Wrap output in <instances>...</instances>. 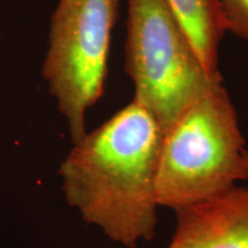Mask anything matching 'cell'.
Returning a JSON list of instances; mask_svg holds the SVG:
<instances>
[{
  "instance_id": "1",
  "label": "cell",
  "mask_w": 248,
  "mask_h": 248,
  "mask_svg": "<svg viewBox=\"0 0 248 248\" xmlns=\"http://www.w3.org/2000/svg\"><path fill=\"white\" fill-rule=\"evenodd\" d=\"M162 137L153 116L132 100L73 144L58 169L68 206L125 248L155 237Z\"/></svg>"
},
{
  "instance_id": "2",
  "label": "cell",
  "mask_w": 248,
  "mask_h": 248,
  "mask_svg": "<svg viewBox=\"0 0 248 248\" xmlns=\"http://www.w3.org/2000/svg\"><path fill=\"white\" fill-rule=\"evenodd\" d=\"M246 142L222 84L195 101L163 133L155 195L173 212L248 179Z\"/></svg>"
},
{
  "instance_id": "3",
  "label": "cell",
  "mask_w": 248,
  "mask_h": 248,
  "mask_svg": "<svg viewBox=\"0 0 248 248\" xmlns=\"http://www.w3.org/2000/svg\"><path fill=\"white\" fill-rule=\"evenodd\" d=\"M125 69L133 100L163 133L188 107L222 84L207 69L169 0H128Z\"/></svg>"
},
{
  "instance_id": "4",
  "label": "cell",
  "mask_w": 248,
  "mask_h": 248,
  "mask_svg": "<svg viewBox=\"0 0 248 248\" xmlns=\"http://www.w3.org/2000/svg\"><path fill=\"white\" fill-rule=\"evenodd\" d=\"M120 0H59L51 17L42 76L73 144L88 132L86 114L105 91Z\"/></svg>"
},
{
  "instance_id": "5",
  "label": "cell",
  "mask_w": 248,
  "mask_h": 248,
  "mask_svg": "<svg viewBox=\"0 0 248 248\" xmlns=\"http://www.w3.org/2000/svg\"><path fill=\"white\" fill-rule=\"evenodd\" d=\"M175 215L167 248H248V186L235 185Z\"/></svg>"
},
{
  "instance_id": "6",
  "label": "cell",
  "mask_w": 248,
  "mask_h": 248,
  "mask_svg": "<svg viewBox=\"0 0 248 248\" xmlns=\"http://www.w3.org/2000/svg\"><path fill=\"white\" fill-rule=\"evenodd\" d=\"M207 69L218 70V47L224 36L215 0H169Z\"/></svg>"
},
{
  "instance_id": "7",
  "label": "cell",
  "mask_w": 248,
  "mask_h": 248,
  "mask_svg": "<svg viewBox=\"0 0 248 248\" xmlns=\"http://www.w3.org/2000/svg\"><path fill=\"white\" fill-rule=\"evenodd\" d=\"M224 32L248 42V0H215Z\"/></svg>"
},
{
  "instance_id": "8",
  "label": "cell",
  "mask_w": 248,
  "mask_h": 248,
  "mask_svg": "<svg viewBox=\"0 0 248 248\" xmlns=\"http://www.w3.org/2000/svg\"><path fill=\"white\" fill-rule=\"evenodd\" d=\"M246 163H247V170H248V151H247V154H246Z\"/></svg>"
}]
</instances>
